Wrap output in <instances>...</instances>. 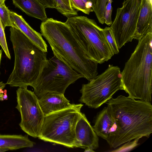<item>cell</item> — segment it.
I'll return each mask as SVG.
<instances>
[{"label": "cell", "instance_id": "6da1fadb", "mask_svg": "<svg viewBox=\"0 0 152 152\" xmlns=\"http://www.w3.org/2000/svg\"><path fill=\"white\" fill-rule=\"evenodd\" d=\"M106 103L115 126L106 140L110 148H115L132 140L149 137L152 133L151 103L120 95Z\"/></svg>", "mask_w": 152, "mask_h": 152}, {"label": "cell", "instance_id": "7a4b0ae2", "mask_svg": "<svg viewBox=\"0 0 152 152\" xmlns=\"http://www.w3.org/2000/svg\"><path fill=\"white\" fill-rule=\"evenodd\" d=\"M40 28L54 56L88 81L97 75L98 64L88 58L66 22L47 18Z\"/></svg>", "mask_w": 152, "mask_h": 152}, {"label": "cell", "instance_id": "3957f363", "mask_svg": "<svg viewBox=\"0 0 152 152\" xmlns=\"http://www.w3.org/2000/svg\"><path fill=\"white\" fill-rule=\"evenodd\" d=\"M152 33L138 40L121 72L128 97L151 103L152 92Z\"/></svg>", "mask_w": 152, "mask_h": 152}, {"label": "cell", "instance_id": "277c9868", "mask_svg": "<svg viewBox=\"0 0 152 152\" xmlns=\"http://www.w3.org/2000/svg\"><path fill=\"white\" fill-rule=\"evenodd\" d=\"M10 31L15 62L6 84L11 87L32 86L47 60V52L37 46L19 29L11 27Z\"/></svg>", "mask_w": 152, "mask_h": 152}, {"label": "cell", "instance_id": "5b68a950", "mask_svg": "<svg viewBox=\"0 0 152 152\" xmlns=\"http://www.w3.org/2000/svg\"><path fill=\"white\" fill-rule=\"evenodd\" d=\"M65 22L89 59L102 64L113 56L103 28L94 20L85 16H75L68 18Z\"/></svg>", "mask_w": 152, "mask_h": 152}, {"label": "cell", "instance_id": "8992f818", "mask_svg": "<svg viewBox=\"0 0 152 152\" xmlns=\"http://www.w3.org/2000/svg\"><path fill=\"white\" fill-rule=\"evenodd\" d=\"M83 104L70 107L45 116L38 138L44 141L76 148L75 128Z\"/></svg>", "mask_w": 152, "mask_h": 152}, {"label": "cell", "instance_id": "52a82bcc", "mask_svg": "<svg viewBox=\"0 0 152 152\" xmlns=\"http://www.w3.org/2000/svg\"><path fill=\"white\" fill-rule=\"evenodd\" d=\"M89 81L82 86L79 101L91 108L99 107L117 91L124 90L120 68L113 65H109L104 72Z\"/></svg>", "mask_w": 152, "mask_h": 152}, {"label": "cell", "instance_id": "ba28073f", "mask_svg": "<svg viewBox=\"0 0 152 152\" xmlns=\"http://www.w3.org/2000/svg\"><path fill=\"white\" fill-rule=\"evenodd\" d=\"M82 77L81 74L54 56L46 61L31 87L39 99L47 92L64 94L69 85Z\"/></svg>", "mask_w": 152, "mask_h": 152}, {"label": "cell", "instance_id": "9c48e42d", "mask_svg": "<svg viewBox=\"0 0 152 152\" xmlns=\"http://www.w3.org/2000/svg\"><path fill=\"white\" fill-rule=\"evenodd\" d=\"M27 87H20L16 91L17 104L16 108L20 113L21 129L34 138L39 136L43 124L44 114L38 99L34 92Z\"/></svg>", "mask_w": 152, "mask_h": 152}, {"label": "cell", "instance_id": "30bf717a", "mask_svg": "<svg viewBox=\"0 0 152 152\" xmlns=\"http://www.w3.org/2000/svg\"><path fill=\"white\" fill-rule=\"evenodd\" d=\"M140 3L141 0H124L122 6L117 10L110 28L119 49L133 39Z\"/></svg>", "mask_w": 152, "mask_h": 152}, {"label": "cell", "instance_id": "8fae6325", "mask_svg": "<svg viewBox=\"0 0 152 152\" xmlns=\"http://www.w3.org/2000/svg\"><path fill=\"white\" fill-rule=\"evenodd\" d=\"M76 148L92 150L99 147V138L85 114L81 113L75 128Z\"/></svg>", "mask_w": 152, "mask_h": 152}, {"label": "cell", "instance_id": "7c38bea8", "mask_svg": "<svg viewBox=\"0 0 152 152\" xmlns=\"http://www.w3.org/2000/svg\"><path fill=\"white\" fill-rule=\"evenodd\" d=\"M38 101L44 116L70 107L73 104L70 103L64 94L53 92L44 93Z\"/></svg>", "mask_w": 152, "mask_h": 152}, {"label": "cell", "instance_id": "4fadbf2b", "mask_svg": "<svg viewBox=\"0 0 152 152\" xmlns=\"http://www.w3.org/2000/svg\"><path fill=\"white\" fill-rule=\"evenodd\" d=\"M150 33H152V0H141L133 39L139 40Z\"/></svg>", "mask_w": 152, "mask_h": 152}, {"label": "cell", "instance_id": "5bb4252c", "mask_svg": "<svg viewBox=\"0 0 152 152\" xmlns=\"http://www.w3.org/2000/svg\"><path fill=\"white\" fill-rule=\"evenodd\" d=\"M10 14L13 27L20 30L38 47L47 52V45L41 34L33 29L22 16L10 10Z\"/></svg>", "mask_w": 152, "mask_h": 152}, {"label": "cell", "instance_id": "9a60e30c", "mask_svg": "<svg viewBox=\"0 0 152 152\" xmlns=\"http://www.w3.org/2000/svg\"><path fill=\"white\" fill-rule=\"evenodd\" d=\"M94 124L93 128L97 136L106 140L115 129V123L107 107H104L98 113Z\"/></svg>", "mask_w": 152, "mask_h": 152}, {"label": "cell", "instance_id": "2e32d148", "mask_svg": "<svg viewBox=\"0 0 152 152\" xmlns=\"http://www.w3.org/2000/svg\"><path fill=\"white\" fill-rule=\"evenodd\" d=\"M15 6L31 17L43 21L47 18L45 7L36 0H12Z\"/></svg>", "mask_w": 152, "mask_h": 152}, {"label": "cell", "instance_id": "e0dca14e", "mask_svg": "<svg viewBox=\"0 0 152 152\" xmlns=\"http://www.w3.org/2000/svg\"><path fill=\"white\" fill-rule=\"evenodd\" d=\"M35 144L29 139L28 135L0 134V148L17 150L32 147Z\"/></svg>", "mask_w": 152, "mask_h": 152}, {"label": "cell", "instance_id": "ac0fdd59", "mask_svg": "<svg viewBox=\"0 0 152 152\" xmlns=\"http://www.w3.org/2000/svg\"><path fill=\"white\" fill-rule=\"evenodd\" d=\"M55 9L64 16L69 18L77 16L78 13L72 7L67 5L63 0H54Z\"/></svg>", "mask_w": 152, "mask_h": 152}, {"label": "cell", "instance_id": "d6986e66", "mask_svg": "<svg viewBox=\"0 0 152 152\" xmlns=\"http://www.w3.org/2000/svg\"><path fill=\"white\" fill-rule=\"evenodd\" d=\"M103 31L105 37L113 55L118 53L119 49L117 45L110 27H106L103 28Z\"/></svg>", "mask_w": 152, "mask_h": 152}, {"label": "cell", "instance_id": "ffe728a7", "mask_svg": "<svg viewBox=\"0 0 152 152\" xmlns=\"http://www.w3.org/2000/svg\"><path fill=\"white\" fill-rule=\"evenodd\" d=\"M10 11L5 2L0 5V19L4 29L7 26L13 27L10 17Z\"/></svg>", "mask_w": 152, "mask_h": 152}, {"label": "cell", "instance_id": "44dd1931", "mask_svg": "<svg viewBox=\"0 0 152 152\" xmlns=\"http://www.w3.org/2000/svg\"><path fill=\"white\" fill-rule=\"evenodd\" d=\"M107 0H96L95 9L94 10L99 23H104V13Z\"/></svg>", "mask_w": 152, "mask_h": 152}, {"label": "cell", "instance_id": "7402d4cb", "mask_svg": "<svg viewBox=\"0 0 152 152\" xmlns=\"http://www.w3.org/2000/svg\"><path fill=\"white\" fill-rule=\"evenodd\" d=\"M72 7L74 9L80 11L84 13L89 15L94 11L92 9L88 8L83 0H70Z\"/></svg>", "mask_w": 152, "mask_h": 152}, {"label": "cell", "instance_id": "603a6c76", "mask_svg": "<svg viewBox=\"0 0 152 152\" xmlns=\"http://www.w3.org/2000/svg\"><path fill=\"white\" fill-rule=\"evenodd\" d=\"M0 45L6 56L10 59L11 56L8 47L6 36L4 28L0 19Z\"/></svg>", "mask_w": 152, "mask_h": 152}, {"label": "cell", "instance_id": "cb8c5ba5", "mask_svg": "<svg viewBox=\"0 0 152 152\" xmlns=\"http://www.w3.org/2000/svg\"><path fill=\"white\" fill-rule=\"evenodd\" d=\"M112 0H107L105 7L104 13V23L108 26H110L113 21L112 20Z\"/></svg>", "mask_w": 152, "mask_h": 152}, {"label": "cell", "instance_id": "d4e9b609", "mask_svg": "<svg viewBox=\"0 0 152 152\" xmlns=\"http://www.w3.org/2000/svg\"><path fill=\"white\" fill-rule=\"evenodd\" d=\"M46 8H55L54 0H36Z\"/></svg>", "mask_w": 152, "mask_h": 152}, {"label": "cell", "instance_id": "484cf974", "mask_svg": "<svg viewBox=\"0 0 152 152\" xmlns=\"http://www.w3.org/2000/svg\"><path fill=\"white\" fill-rule=\"evenodd\" d=\"M83 1L88 8L92 9L94 11L95 7L96 0H83Z\"/></svg>", "mask_w": 152, "mask_h": 152}, {"label": "cell", "instance_id": "4316f807", "mask_svg": "<svg viewBox=\"0 0 152 152\" xmlns=\"http://www.w3.org/2000/svg\"><path fill=\"white\" fill-rule=\"evenodd\" d=\"M5 84L0 80V98H2V99H3L4 96L7 95L6 90H4V91L3 90L5 87Z\"/></svg>", "mask_w": 152, "mask_h": 152}, {"label": "cell", "instance_id": "83f0119b", "mask_svg": "<svg viewBox=\"0 0 152 152\" xmlns=\"http://www.w3.org/2000/svg\"><path fill=\"white\" fill-rule=\"evenodd\" d=\"M63 1L69 7H72L71 4L70 0H63Z\"/></svg>", "mask_w": 152, "mask_h": 152}, {"label": "cell", "instance_id": "f1b7e54d", "mask_svg": "<svg viewBox=\"0 0 152 152\" xmlns=\"http://www.w3.org/2000/svg\"><path fill=\"white\" fill-rule=\"evenodd\" d=\"M84 152H94V150H91L88 148H85Z\"/></svg>", "mask_w": 152, "mask_h": 152}, {"label": "cell", "instance_id": "f546056e", "mask_svg": "<svg viewBox=\"0 0 152 152\" xmlns=\"http://www.w3.org/2000/svg\"><path fill=\"white\" fill-rule=\"evenodd\" d=\"M2 51L1 50H0V65L1 64V60L2 57Z\"/></svg>", "mask_w": 152, "mask_h": 152}, {"label": "cell", "instance_id": "4dcf8cb0", "mask_svg": "<svg viewBox=\"0 0 152 152\" xmlns=\"http://www.w3.org/2000/svg\"><path fill=\"white\" fill-rule=\"evenodd\" d=\"M5 0H0V5L5 2Z\"/></svg>", "mask_w": 152, "mask_h": 152}]
</instances>
